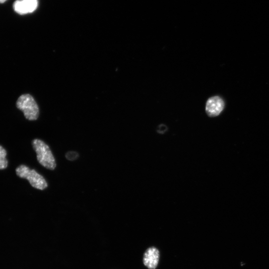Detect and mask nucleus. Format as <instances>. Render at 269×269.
<instances>
[{
  "instance_id": "obj_1",
  "label": "nucleus",
  "mask_w": 269,
  "mask_h": 269,
  "mask_svg": "<svg viewBox=\"0 0 269 269\" xmlns=\"http://www.w3.org/2000/svg\"><path fill=\"white\" fill-rule=\"evenodd\" d=\"M32 144L36 153L38 162L46 168L50 170L54 169L56 164L48 145L39 139L33 140Z\"/></svg>"
},
{
  "instance_id": "obj_5",
  "label": "nucleus",
  "mask_w": 269,
  "mask_h": 269,
  "mask_svg": "<svg viewBox=\"0 0 269 269\" xmlns=\"http://www.w3.org/2000/svg\"><path fill=\"white\" fill-rule=\"evenodd\" d=\"M38 0H16L13 5L14 10L20 15L34 12L37 8Z\"/></svg>"
},
{
  "instance_id": "obj_4",
  "label": "nucleus",
  "mask_w": 269,
  "mask_h": 269,
  "mask_svg": "<svg viewBox=\"0 0 269 269\" xmlns=\"http://www.w3.org/2000/svg\"><path fill=\"white\" fill-rule=\"evenodd\" d=\"M224 106V102L221 97L217 96L212 97L207 101L206 112L210 117H216L223 111Z\"/></svg>"
},
{
  "instance_id": "obj_7",
  "label": "nucleus",
  "mask_w": 269,
  "mask_h": 269,
  "mask_svg": "<svg viewBox=\"0 0 269 269\" xmlns=\"http://www.w3.org/2000/svg\"><path fill=\"white\" fill-rule=\"evenodd\" d=\"M6 151L5 149L0 145V169L6 168L7 166L8 161L6 158Z\"/></svg>"
},
{
  "instance_id": "obj_9",
  "label": "nucleus",
  "mask_w": 269,
  "mask_h": 269,
  "mask_svg": "<svg viewBox=\"0 0 269 269\" xmlns=\"http://www.w3.org/2000/svg\"><path fill=\"white\" fill-rule=\"evenodd\" d=\"M7 0H0V3H3Z\"/></svg>"
},
{
  "instance_id": "obj_2",
  "label": "nucleus",
  "mask_w": 269,
  "mask_h": 269,
  "mask_svg": "<svg viewBox=\"0 0 269 269\" xmlns=\"http://www.w3.org/2000/svg\"><path fill=\"white\" fill-rule=\"evenodd\" d=\"M15 172L19 177L26 179L30 185L35 188L43 190L47 186L44 178L34 169H30L25 165H21L15 169Z\"/></svg>"
},
{
  "instance_id": "obj_3",
  "label": "nucleus",
  "mask_w": 269,
  "mask_h": 269,
  "mask_svg": "<svg viewBox=\"0 0 269 269\" xmlns=\"http://www.w3.org/2000/svg\"><path fill=\"white\" fill-rule=\"evenodd\" d=\"M16 106L23 112L26 119L30 121L37 119L39 114L38 105L30 95L23 94L20 96L16 102Z\"/></svg>"
},
{
  "instance_id": "obj_6",
  "label": "nucleus",
  "mask_w": 269,
  "mask_h": 269,
  "mask_svg": "<svg viewBox=\"0 0 269 269\" xmlns=\"http://www.w3.org/2000/svg\"><path fill=\"white\" fill-rule=\"evenodd\" d=\"M159 250L154 247L147 248L143 254V265L148 269H155L159 260Z\"/></svg>"
},
{
  "instance_id": "obj_8",
  "label": "nucleus",
  "mask_w": 269,
  "mask_h": 269,
  "mask_svg": "<svg viewBox=\"0 0 269 269\" xmlns=\"http://www.w3.org/2000/svg\"><path fill=\"white\" fill-rule=\"evenodd\" d=\"M78 153L75 151H70L66 153L65 156L66 158L70 161L76 160L78 157Z\"/></svg>"
}]
</instances>
